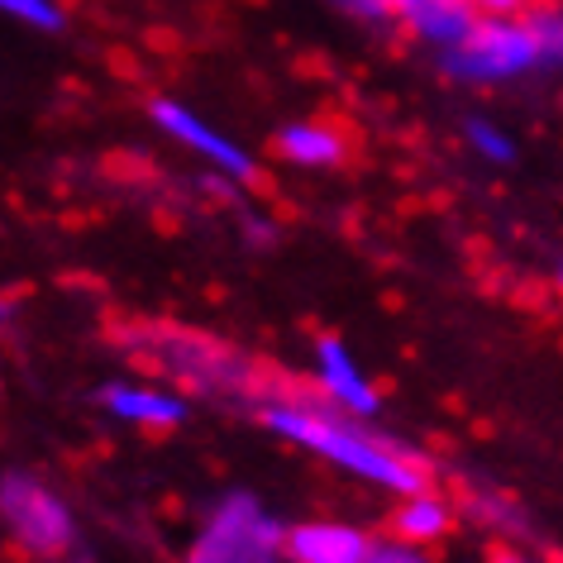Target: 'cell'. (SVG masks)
I'll return each mask as SVG.
<instances>
[{
    "instance_id": "1",
    "label": "cell",
    "mask_w": 563,
    "mask_h": 563,
    "mask_svg": "<svg viewBox=\"0 0 563 563\" xmlns=\"http://www.w3.org/2000/svg\"><path fill=\"white\" fill-rule=\"evenodd\" d=\"M253 416L267 434L306 449L320 463L340 468L354 483H368L377 492H391V497H411V492L430 487L426 468L411 449H401L397 440L373 430V420L344 416L334 411L330 401L320 397H301V391H273V397L253 401Z\"/></svg>"
},
{
    "instance_id": "2",
    "label": "cell",
    "mask_w": 563,
    "mask_h": 563,
    "mask_svg": "<svg viewBox=\"0 0 563 563\" xmlns=\"http://www.w3.org/2000/svg\"><path fill=\"white\" fill-rule=\"evenodd\" d=\"M130 349L134 354H148L163 373H173L191 391L220 397V401H234L244 391H253V377H258L239 349H230L224 340H210V334H196V330L148 325L130 334Z\"/></svg>"
},
{
    "instance_id": "3",
    "label": "cell",
    "mask_w": 563,
    "mask_h": 563,
    "mask_svg": "<svg viewBox=\"0 0 563 563\" xmlns=\"http://www.w3.org/2000/svg\"><path fill=\"white\" fill-rule=\"evenodd\" d=\"M440 67L463 87H511L544 73L526 15H483L459 48L440 53Z\"/></svg>"
},
{
    "instance_id": "4",
    "label": "cell",
    "mask_w": 563,
    "mask_h": 563,
    "mask_svg": "<svg viewBox=\"0 0 563 563\" xmlns=\"http://www.w3.org/2000/svg\"><path fill=\"white\" fill-rule=\"evenodd\" d=\"M5 534L30 559H67L77 549V511L38 473H5L0 483Z\"/></svg>"
},
{
    "instance_id": "5",
    "label": "cell",
    "mask_w": 563,
    "mask_h": 563,
    "mask_svg": "<svg viewBox=\"0 0 563 563\" xmlns=\"http://www.w3.org/2000/svg\"><path fill=\"white\" fill-rule=\"evenodd\" d=\"M187 563H287V526L258 497H224L201 526Z\"/></svg>"
},
{
    "instance_id": "6",
    "label": "cell",
    "mask_w": 563,
    "mask_h": 563,
    "mask_svg": "<svg viewBox=\"0 0 563 563\" xmlns=\"http://www.w3.org/2000/svg\"><path fill=\"white\" fill-rule=\"evenodd\" d=\"M148 120L163 139H173L177 148H187L191 158H201L216 177H224V181H253L258 177V158H253L234 134L216 130L201 110H191L187 101H177V96H153Z\"/></svg>"
},
{
    "instance_id": "7",
    "label": "cell",
    "mask_w": 563,
    "mask_h": 563,
    "mask_svg": "<svg viewBox=\"0 0 563 563\" xmlns=\"http://www.w3.org/2000/svg\"><path fill=\"white\" fill-rule=\"evenodd\" d=\"M311 377H316V397L330 401L334 411L358 416V420H377L383 411V391L368 377V368L354 358L340 334H320L311 349Z\"/></svg>"
},
{
    "instance_id": "8",
    "label": "cell",
    "mask_w": 563,
    "mask_h": 563,
    "mask_svg": "<svg viewBox=\"0 0 563 563\" xmlns=\"http://www.w3.org/2000/svg\"><path fill=\"white\" fill-rule=\"evenodd\" d=\"M377 540L354 520H297L287 526V563H373Z\"/></svg>"
},
{
    "instance_id": "9",
    "label": "cell",
    "mask_w": 563,
    "mask_h": 563,
    "mask_svg": "<svg viewBox=\"0 0 563 563\" xmlns=\"http://www.w3.org/2000/svg\"><path fill=\"white\" fill-rule=\"evenodd\" d=\"M96 401L106 406L110 420H120L130 430H177L187 420V397L153 383H110Z\"/></svg>"
},
{
    "instance_id": "10",
    "label": "cell",
    "mask_w": 563,
    "mask_h": 563,
    "mask_svg": "<svg viewBox=\"0 0 563 563\" xmlns=\"http://www.w3.org/2000/svg\"><path fill=\"white\" fill-rule=\"evenodd\" d=\"M277 158L301 167V173H330V167H340L349 158V139L340 124L330 120H291L282 124L277 139H273Z\"/></svg>"
},
{
    "instance_id": "11",
    "label": "cell",
    "mask_w": 563,
    "mask_h": 563,
    "mask_svg": "<svg viewBox=\"0 0 563 563\" xmlns=\"http://www.w3.org/2000/svg\"><path fill=\"white\" fill-rule=\"evenodd\" d=\"M477 20H483V10H477L473 0H416V5L401 15L406 34L420 38V44L434 48V53L459 48L463 38L473 34Z\"/></svg>"
},
{
    "instance_id": "12",
    "label": "cell",
    "mask_w": 563,
    "mask_h": 563,
    "mask_svg": "<svg viewBox=\"0 0 563 563\" xmlns=\"http://www.w3.org/2000/svg\"><path fill=\"white\" fill-rule=\"evenodd\" d=\"M387 530H391V540H401L411 549H430L454 530V501L440 497V492H430V487H420L411 497H397V511H391Z\"/></svg>"
},
{
    "instance_id": "13",
    "label": "cell",
    "mask_w": 563,
    "mask_h": 563,
    "mask_svg": "<svg viewBox=\"0 0 563 563\" xmlns=\"http://www.w3.org/2000/svg\"><path fill=\"white\" fill-rule=\"evenodd\" d=\"M463 144H468L473 158H483L492 167H511L520 158L516 134L506 130V124L487 120V115H468V120H463Z\"/></svg>"
},
{
    "instance_id": "14",
    "label": "cell",
    "mask_w": 563,
    "mask_h": 563,
    "mask_svg": "<svg viewBox=\"0 0 563 563\" xmlns=\"http://www.w3.org/2000/svg\"><path fill=\"white\" fill-rule=\"evenodd\" d=\"M526 24L540 44L544 73H563V0H534L526 10Z\"/></svg>"
},
{
    "instance_id": "15",
    "label": "cell",
    "mask_w": 563,
    "mask_h": 563,
    "mask_svg": "<svg viewBox=\"0 0 563 563\" xmlns=\"http://www.w3.org/2000/svg\"><path fill=\"white\" fill-rule=\"evenodd\" d=\"M0 10H5L15 24L34 34H63L67 30V5L63 0H0Z\"/></svg>"
},
{
    "instance_id": "16",
    "label": "cell",
    "mask_w": 563,
    "mask_h": 563,
    "mask_svg": "<svg viewBox=\"0 0 563 563\" xmlns=\"http://www.w3.org/2000/svg\"><path fill=\"white\" fill-rule=\"evenodd\" d=\"M344 10H354L358 20H401L416 0H340Z\"/></svg>"
},
{
    "instance_id": "17",
    "label": "cell",
    "mask_w": 563,
    "mask_h": 563,
    "mask_svg": "<svg viewBox=\"0 0 563 563\" xmlns=\"http://www.w3.org/2000/svg\"><path fill=\"white\" fill-rule=\"evenodd\" d=\"M483 15H526L534 0H473Z\"/></svg>"
},
{
    "instance_id": "18",
    "label": "cell",
    "mask_w": 563,
    "mask_h": 563,
    "mask_svg": "<svg viewBox=\"0 0 563 563\" xmlns=\"http://www.w3.org/2000/svg\"><path fill=\"white\" fill-rule=\"evenodd\" d=\"M492 563H540V559H526V554H497Z\"/></svg>"
},
{
    "instance_id": "19",
    "label": "cell",
    "mask_w": 563,
    "mask_h": 563,
    "mask_svg": "<svg viewBox=\"0 0 563 563\" xmlns=\"http://www.w3.org/2000/svg\"><path fill=\"white\" fill-rule=\"evenodd\" d=\"M559 291H563V263H559Z\"/></svg>"
}]
</instances>
